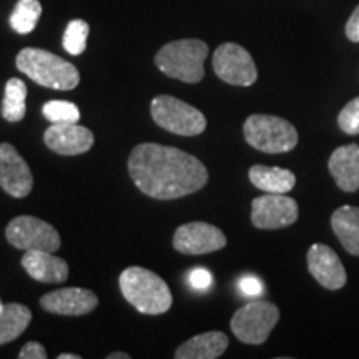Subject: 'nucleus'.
<instances>
[{
	"label": "nucleus",
	"instance_id": "nucleus-1",
	"mask_svg": "<svg viewBox=\"0 0 359 359\" xmlns=\"http://www.w3.org/2000/svg\"><path fill=\"white\" fill-rule=\"evenodd\" d=\"M128 173L143 195L177 200L208 183V170L191 154L158 143H142L128 156Z\"/></svg>",
	"mask_w": 359,
	"mask_h": 359
},
{
	"label": "nucleus",
	"instance_id": "nucleus-2",
	"mask_svg": "<svg viewBox=\"0 0 359 359\" xmlns=\"http://www.w3.org/2000/svg\"><path fill=\"white\" fill-rule=\"evenodd\" d=\"M123 298L142 314L167 313L172 308L173 298L168 285L156 273L142 266L123 269L118 280Z\"/></svg>",
	"mask_w": 359,
	"mask_h": 359
},
{
	"label": "nucleus",
	"instance_id": "nucleus-3",
	"mask_svg": "<svg viewBox=\"0 0 359 359\" xmlns=\"http://www.w3.org/2000/svg\"><path fill=\"white\" fill-rule=\"evenodd\" d=\"M17 69L40 87L52 90H74L80 83L77 67L55 53L42 48L27 47L19 52Z\"/></svg>",
	"mask_w": 359,
	"mask_h": 359
},
{
	"label": "nucleus",
	"instance_id": "nucleus-4",
	"mask_svg": "<svg viewBox=\"0 0 359 359\" xmlns=\"http://www.w3.org/2000/svg\"><path fill=\"white\" fill-rule=\"evenodd\" d=\"M208 45L198 39L175 40L160 48L155 65L170 79L185 83H198L205 77V60Z\"/></svg>",
	"mask_w": 359,
	"mask_h": 359
},
{
	"label": "nucleus",
	"instance_id": "nucleus-5",
	"mask_svg": "<svg viewBox=\"0 0 359 359\" xmlns=\"http://www.w3.org/2000/svg\"><path fill=\"white\" fill-rule=\"evenodd\" d=\"M245 140L263 154H288L298 145V132L288 120L276 115L255 114L243 125Z\"/></svg>",
	"mask_w": 359,
	"mask_h": 359
},
{
	"label": "nucleus",
	"instance_id": "nucleus-6",
	"mask_svg": "<svg viewBox=\"0 0 359 359\" xmlns=\"http://www.w3.org/2000/svg\"><path fill=\"white\" fill-rule=\"evenodd\" d=\"M150 110L158 127L180 137H196L206 128V118L198 109L172 95L155 97Z\"/></svg>",
	"mask_w": 359,
	"mask_h": 359
},
{
	"label": "nucleus",
	"instance_id": "nucleus-7",
	"mask_svg": "<svg viewBox=\"0 0 359 359\" xmlns=\"http://www.w3.org/2000/svg\"><path fill=\"white\" fill-rule=\"evenodd\" d=\"M278 320H280V309L276 304L255 299L233 314L231 331L241 343L263 344L275 330Z\"/></svg>",
	"mask_w": 359,
	"mask_h": 359
},
{
	"label": "nucleus",
	"instance_id": "nucleus-8",
	"mask_svg": "<svg viewBox=\"0 0 359 359\" xmlns=\"http://www.w3.org/2000/svg\"><path fill=\"white\" fill-rule=\"evenodd\" d=\"M6 236L13 248L22 251L43 250L55 253L62 245L60 235L50 223L40 218L29 217V215L13 218L7 224Z\"/></svg>",
	"mask_w": 359,
	"mask_h": 359
},
{
	"label": "nucleus",
	"instance_id": "nucleus-9",
	"mask_svg": "<svg viewBox=\"0 0 359 359\" xmlns=\"http://www.w3.org/2000/svg\"><path fill=\"white\" fill-rule=\"evenodd\" d=\"M213 70L223 82L250 87L257 82L258 70L253 57L238 43H222L213 53Z\"/></svg>",
	"mask_w": 359,
	"mask_h": 359
},
{
	"label": "nucleus",
	"instance_id": "nucleus-10",
	"mask_svg": "<svg viewBox=\"0 0 359 359\" xmlns=\"http://www.w3.org/2000/svg\"><path fill=\"white\" fill-rule=\"evenodd\" d=\"M296 200L283 193H268L251 201V223L259 230H280L298 219Z\"/></svg>",
	"mask_w": 359,
	"mask_h": 359
},
{
	"label": "nucleus",
	"instance_id": "nucleus-11",
	"mask_svg": "<svg viewBox=\"0 0 359 359\" xmlns=\"http://www.w3.org/2000/svg\"><path fill=\"white\" fill-rule=\"evenodd\" d=\"M226 236L219 228L205 222H191L177 228L173 248L183 255H206L223 250Z\"/></svg>",
	"mask_w": 359,
	"mask_h": 359
},
{
	"label": "nucleus",
	"instance_id": "nucleus-12",
	"mask_svg": "<svg viewBox=\"0 0 359 359\" xmlns=\"http://www.w3.org/2000/svg\"><path fill=\"white\" fill-rule=\"evenodd\" d=\"M34 187L27 161L11 143H0V188L13 198H25Z\"/></svg>",
	"mask_w": 359,
	"mask_h": 359
},
{
	"label": "nucleus",
	"instance_id": "nucleus-13",
	"mask_svg": "<svg viewBox=\"0 0 359 359\" xmlns=\"http://www.w3.org/2000/svg\"><path fill=\"white\" fill-rule=\"evenodd\" d=\"M306 259L309 273L323 288L336 291L346 285V269L333 248L323 243H314L308 251Z\"/></svg>",
	"mask_w": 359,
	"mask_h": 359
},
{
	"label": "nucleus",
	"instance_id": "nucleus-14",
	"mask_svg": "<svg viewBox=\"0 0 359 359\" xmlns=\"http://www.w3.org/2000/svg\"><path fill=\"white\" fill-rule=\"evenodd\" d=\"M45 145L64 156L87 154L93 147L95 137L87 127L77 123H52L43 133Z\"/></svg>",
	"mask_w": 359,
	"mask_h": 359
},
{
	"label": "nucleus",
	"instance_id": "nucleus-15",
	"mask_svg": "<svg viewBox=\"0 0 359 359\" xmlns=\"http://www.w3.org/2000/svg\"><path fill=\"white\" fill-rule=\"evenodd\" d=\"M97 304V294L87 288H60L40 298L42 309L62 316H83L92 313Z\"/></svg>",
	"mask_w": 359,
	"mask_h": 359
},
{
	"label": "nucleus",
	"instance_id": "nucleus-16",
	"mask_svg": "<svg viewBox=\"0 0 359 359\" xmlns=\"http://www.w3.org/2000/svg\"><path fill=\"white\" fill-rule=\"evenodd\" d=\"M327 170L334 178L336 185L346 193L359 190V145L349 143L331 154Z\"/></svg>",
	"mask_w": 359,
	"mask_h": 359
},
{
	"label": "nucleus",
	"instance_id": "nucleus-17",
	"mask_svg": "<svg viewBox=\"0 0 359 359\" xmlns=\"http://www.w3.org/2000/svg\"><path fill=\"white\" fill-rule=\"evenodd\" d=\"M22 266L30 278L40 283H65L69 278V264L65 259L53 257L50 251H25L22 257Z\"/></svg>",
	"mask_w": 359,
	"mask_h": 359
},
{
	"label": "nucleus",
	"instance_id": "nucleus-18",
	"mask_svg": "<svg viewBox=\"0 0 359 359\" xmlns=\"http://www.w3.org/2000/svg\"><path fill=\"white\" fill-rule=\"evenodd\" d=\"M230 339L222 331H208V333L193 336L182 346L177 348V359H217L226 351Z\"/></svg>",
	"mask_w": 359,
	"mask_h": 359
},
{
	"label": "nucleus",
	"instance_id": "nucleus-19",
	"mask_svg": "<svg viewBox=\"0 0 359 359\" xmlns=\"http://www.w3.org/2000/svg\"><path fill=\"white\" fill-rule=\"evenodd\" d=\"M331 228L348 253L359 257V208L343 205L331 217Z\"/></svg>",
	"mask_w": 359,
	"mask_h": 359
},
{
	"label": "nucleus",
	"instance_id": "nucleus-20",
	"mask_svg": "<svg viewBox=\"0 0 359 359\" xmlns=\"http://www.w3.org/2000/svg\"><path fill=\"white\" fill-rule=\"evenodd\" d=\"M250 182L262 191L288 193L296 185V177L291 170L266 165H253L248 172Z\"/></svg>",
	"mask_w": 359,
	"mask_h": 359
},
{
	"label": "nucleus",
	"instance_id": "nucleus-21",
	"mask_svg": "<svg viewBox=\"0 0 359 359\" xmlns=\"http://www.w3.org/2000/svg\"><path fill=\"white\" fill-rule=\"evenodd\" d=\"M32 321V311L24 304H4L0 311V344L15 341Z\"/></svg>",
	"mask_w": 359,
	"mask_h": 359
},
{
	"label": "nucleus",
	"instance_id": "nucleus-22",
	"mask_svg": "<svg viewBox=\"0 0 359 359\" xmlns=\"http://www.w3.org/2000/svg\"><path fill=\"white\" fill-rule=\"evenodd\" d=\"M27 85L20 79H11L6 83V95L2 100V116L11 123L24 120L27 111Z\"/></svg>",
	"mask_w": 359,
	"mask_h": 359
},
{
	"label": "nucleus",
	"instance_id": "nucleus-23",
	"mask_svg": "<svg viewBox=\"0 0 359 359\" xmlns=\"http://www.w3.org/2000/svg\"><path fill=\"white\" fill-rule=\"evenodd\" d=\"M42 15V4L40 0H19L15 8L11 13V27L17 34H30L37 27Z\"/></svg>",
	"mask_w": 359,
	"mask_h": 359
},
{
	"label": "nucleus",
	"instance_id": "nucleus-24",
	"mask_svg": "<svg viewBox=\"0 0 359 359\" xmlns=\"http://www.w3.org/2000/svg\"><path fill=\"white\" fill-rule=\"evenodd\" d=\"M88 34L90 27L87 22L82 19L70 20L64 32V40H62L65 52H69L70 55H80V53H83L85 48H87Z\"/></svg>",
	"mask_w": 359,
	"mask_h": 359
},
{
	"label": "nucleus",
	"instance_id": "nucleus-25",
	"mask_svg": "<svg viewBox=\"0 0 359 359\" xmlns=\"http://www.w3.org/2000/svg\"><path fill=\"white\" fill-rule=\"evenodd\" d=\"M42 114L50 123H77L80 110L75 103L65 100H50L43 105Z\"/></svg>",
	"mask_w": 359,
	"mask_h": 359
},
{
	"label": "nucleus",
	"instance_id": "nucleus-26",
	"mask_svg": "<svg viewBox=\"0 0 359 359\" xmlns=\"http://www.w3.org/2000/svg\"><path fill=\"white\" fill-rule=\"evenodd\" d=\"M338 125L344 133L359 135V97L353 98V100L339 111Z\"/></svg>",
	"mask_w": 359,
	"mask_h": 359
},
{
	"label": "nucleus",
	"instance_id": "nucleus-27",
	"mask_svg": "<svg viewBox=\"0 0 359 359\" xmlns=\"http://www.w3.org/2000/svg\"><path fill=\"white\" fill-rule=\"evenodd\" d=\"M238 288L246 296H258L263 293V283L258 280L257 276L246 275L241 276L240 281H238Z\"/></svg>",
	"mask_w": 359,
	"mask_h": 359
},
{
	"label": "nucleus",
	"instance_id": "nucleus-28",
	"mask_svg": "<svg viewBox=\"0 0 359 359\" xmlns=\"http://www.w3.org/2000/svg\"><path fill=\"white\" fill-rule=\"evenodd\" d=\"M188 280H190V285L195 290H206V288H210L213 283V278H212V275H210V271L203 268L193 269V271L190 273V276H188Z\"/></svg>",
	"mask_w": 359,
	"mask_h": 359
},
{
	"label": "nucleus",
	"instance_id": "nucleus-29",
	"mask_svg": "<svg viewBox=\"0 0 359 359\" xmlns=\"http://www.w3.org/2000/svg\"><path fill=\"white\" fill-rule=\"evenodd\" d=\"M20 359H47V349L37 341H30L27 343L19 353Z\"/></svg>",
	"mask_w": 359,
	"mask_h": 359
},
{
	"label": "nucleus",
	"instance_id": "nucleus-30",
	"mask_svg": "<svg viewBox=\"0 0 359 359\" xmlns=\"http://www.w3.org/2000/svg\"><path fill=\"white\" fill-rule=\"evenodd\" d=\"M346 37L351 40V42L359 43V6L354 8V12L349 17L346 24Z\"/></svg>",
	"mask_w": 359,
	"mask_h": 359
},
{
	"label": "nucleus",
	"instance_id": "nucleus-31",
	"mask_svg": "<svg viewBox=\"0 0 359 359\" xmlns=\"http://www.w3.org/2000/svg\"><path fill=\"white\" fill-rule=\"evenodd\" d=\"M132 356H130L128 353H122V351H116V353H110L109 356H107V359H130Z\"/></svg>",
	"mask_w": 359,
	"mask_h": 359
},
{
	"label": "nucleus",
	"instance_id": "nucleus-32",
	"mask_svg": "<svg viewBox=\"0 0 359 359\" xmlns=\"http://www.w3.org/2000/svg\"><path fill=\"white\" fill-rule=\"evenodd\" d=\"M58 359H80V356H79V354H65V353H62V354H58Z\"/></svg>",
	"mask_w": 359,
	"mask_h": 359
},
{
	"label": "nucleus",
	"instance_id": "nucleus-33",
	"mask_svg": "<svg viewBox=\"0 0 359 359\" xmlns=\"http://www.w3.org/2000/svg\"><path fill=\"white\" fill-rule=\"evenodd\" d=\"M2 308H4V303H2V299H0V311H2Z\"/></svg>",
	"mask_w": 359,
	"mask_h": 359
}]
</instances>
